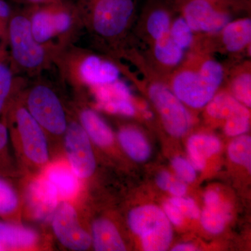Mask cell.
<instances>
[{"mask_svg":"<svg viewBox=\"0 0 251 251\" xmlns=\"http://www.w3.org/2000/svg\"><path fill=\"white\" fill-rule=\"evenodd\" d=\"M67 162L77 177L88 179L95 172L96 158L92 141L80 122L70 121L64 135Z\"/></svg>","mask_w":251,"mask_h":251,"instance_id":"cell-9","label":"cell"},{"mask_svg":"<svg viewBox=\"0 0 251 251\" xmlns=\"http://www.w3.org/2000/svg\"><path fill=\"white\" fill-rule=\"evenodd\" d=\"M170 35L175 44L183 50L192 45L193 31L183 16L176 18L172 23Z\"/></svg>","mask_w":251,"mask_h":251,"instance_id":"cell-29","label":"cell"},{"mask_svg":"<svg viewBox=\"0 0 251 251\" xmlns=\"http://www.w3.org/2000/svg\"><path fill=\"white\" fill-rule=\"evenodd\" d=\"M183 17L193 31L211 34L222 31L229 22L228 15L210 0H189L184 5Z\"/></svg>","mask_w":251,"mask_h":251,"instance_id":"cell-11","label":"cell"},{"mask_svg":"<svg viewBox=\"0 0 251 251\" xmlns=\"http://www.w3.org/2000/svg\"><path fill=\"white\" fill-rule=\"evenodd\" d=\"M173 251H196V248L193 247L191 244H179V245L176 246Z\"/></svg>","mask_w":251,"mask_h":251,"instance_id":"cell-40","label":"cell"},{"mask_svg":"<svg viewBox=\"0 0 251 251\" xmlns=\"http://www.w3.org/2000/svg\"><path fill=\"white\" fill-rule=\"evenodd\" d=\"M232 92L234 98L247 108L251 105V75L243 72L234 77L232 82Z\"/></svg>","mask_w":251,"mask_h":251,"instance_id":"cell-30","label":"cell"},{"mask_svg":"<svg viewBox=\"0 0 251 251\" xmlns=\"http://www.w3.org/2000/svg\"><path fill=\"white\" fill-rule=\"evenodd\" d=\"M80 20H85L100 37L114 39L126 29L135 11L134 0H80L75 6Z\"/></svg>","mask_w":251,"mask_h":251,"instance_id":"cell-3","label":"cell"},{"mask_svg":"<svg viewBox=\"0 0 251 251\" xmlns=\"http://www.w3.org/2000/svg\"><path fill=\"white\" fill-rule=\"evenodd\" d=\"M13 12L6 0H0V42H7L8 27ZM0 50L4 51L0 44Z\"/></svg>","mask_w":251,"mask_h":251,"instance_id":"cell-35","label":"cell"},{"mask_svg":"<svg viewBox=\"0 0 251 251\" xmlns=\"http://www.w3.org/2000/svg\"><path fill=\"white\" fill-rule=\"evenodd\" d=\"M228 154L232 161L247 167V169L251 171V137L241 135L235 138L229 145Z\"/></svg>","mask_w":251,"mask_h":251,"instance_id":"cell-28","label":"cell"},{"mask_svg":"<svg viewBox=\"0 0 251 251\" xmlns=\"http://www.w3.org/2000/svg\"><path fill=\"white\" fill-rule=\"evenodd\" d=\"M25 198L29 214L41 221L51 219L61 201L53 186L41 174L28 183Z\"/></svg>","mask_w":251,"mask_h":251,"instance_id":"cell-12","label":"cell"},{"mask_svg":"<svg viewBox=\"0 0 251 251\" xmlns=\"http://www.w3.org/2000/svg\"><path fill=\"white\" fill-rule=\"evenodd\" d=\"M230 218V206L221 201L205 205L201 214V222L207 232L219 234L223 232Z\"/></svg>","mask_w":251,"mask_h":251,"instance_id":"cell-23","label":"cell"},{"mask_svg":"<svg viewBox=\"0 0 251 251\" xmlns=\"http://www.w3.org/2000/svg\"><path fill=\"white\" fill-rule=\"evenodd\" d=\"M222 41L226 49L230 52H240L250 45V18H242L227 23L222 30Z\"/></svg>","mask_w":251,"mask_h":251,"instance_id":"cell-20","label":"cell"},{"mask_svg":"<svg viewBox=\"0 0 251 251\" xmlns=\"http://www.w3.org/2000/svg\"><path fill=\"white\" fill-rule=\"evenodd\" d=\"M33 35L38 42L54 50V41L69 39L74 24L80 21L75 6L64 1L34 5L27 12Z\"/></svg>","mask_w":251,"mask_h":251,"instance_id":"cell-4","label":"cell"},{"mask_svg":"<svg viewBox=\"0 0 251 251\" xmlns=\"http://www.w3.org/2000/svg\"><path fill=\"white\" fill-rule=\"evenodd\" d=\"M40 174L53 186L60 201H71L80 192L81 180L67 161L50 162Z\"/></svg>","mask_w":251,"mask_h":251,"instance_id":"cell-14","label":"cell"},{"mask_svg":"<svg viewBox=\"0 0 251 251\" xmlns=\"http://www.w3.org/2000/svg\"><path fill=\"white\" fill-rule=\"evenodd\" d=\"M9 176L0 175V219L15 221L21 209V201L17 190Z\"/></svg>","mask_w":251,"mask_h":251,"instance_id":"cell-22","label":"cell"},{"mask_svg":"<svg viewBox=\"0 0 251 251\" xmlns=\"http://www.w3.org/2000/svg\"><path fill=\"white\" fill-rule=\"evenodd\" d=\"M18 2L23 3L34 6V5L49 4V3L54 2V1H61V0H15Z\"/></svg>","mask_w":251,"mask_h":251,"instance_id":"cell-39","label":"cell"},{"mask_svg":"<svg viewBox=\"0 0 251 251\" xmlns=\"http://www.w3.org/2000/svg\"><path fill=\"white\" fill-rule=\"evenodd\" d=\"M9 134L4 117L0 120V175L14 176L16 172V164L10 153Z\"/></svg>","mask_w":251,"mask_h":251,"instance_id":"cell-27","label":"cell"},{"mask_svg":"<svg viewBox=\"0 0 251 251\" xmlns=\"http://www.w3.org/2000/svg\"><path fill=\"white\" fill-rule=\"evenodd\" d=\"M21 83L15 78L12 69L0 62V115L7 108L11 100L21 90Z\"/></svg>","mask_w":251,"mask_h":251,"instance_id":"cell-25","label":"cell"},{"mask_svg":"<svg viewBox=\"0 0 251 251\" xmlns=\"http://www.w3.org/2000/svg\"><path fill=\"white\" fill-rule=\"evenodd\" d=\"M7 251L6 250V247H4V245H3L1 243H0V251Z\"/></svg>","mask_w":251,"mask_h":251,"instance_id":"cell-42","label":"cell"},{"mask_svg":"<svg viewBox=\"0 0 251 251\" xmlns=\"http://www.w3.org/2000/svg\"><path fill=\"white\" fill-rule=\"evenodd\" d=\"M21 97L25 106L46 132L47 136L64 138L69 120L62 102L50 86L37 83Z\"/></svg>","mask_w":251,"mask_h":251,"instance_id":"cell-5","label":"cell"},{"mask_svg":"<svg viewBox=\"0 0 251 251\" xmlns=\"http://www.w3.org/2000/svg\"><path fill=\"white\" fill-rule=\"evenodd\" d=\"M153 54L157 61L166 67H175L184 57V50L171 39V35L163 36L154 41Z\"/></svg>","mask_w":251,"mask_h":251,"instance_id":"cell-24","label":"cell"},{"mask_svg":"<svg viewBox=\"0 0 251 251\" xmlns=\"http://www.w3.org/2000/svg\"><path fill=\"white\" fill-rule=\"evenodd\" d=\"M250 125V115H240L225 122V133L229 136H238L247 131Z\"/></svg>","mask_w":251,"mask_h":251,"instance_id":"cell-31","label":"cell"},{"mask_svg":"<svg viewBox=\"0 0 251 251\" xmlns=\"http://www.w3.org/2000/svg\"><path fill=\"white\" fill-rule=\"evenodd\" d=\"M61 1H64V0H61Z\"/></svg>","mask_w":251,"mask_h":251,"instance_id":"cell-44","label":"cell"},{"mask_svg":"<svg viewBox=\"0 0 251 251\" xmlns=\"http://www.w3.org/2000/svg\"><path fill=\"white\" fill-rule=\"evenodd\" d=\"M92 244L97 251H126L125 242L116 226L108 219L96 220L92 226Z\"/></svg>","mask_w":251,"mask_h":251,"instance_id":"cell-16","label":"cell"},{"mask_svg":"<svg viewBox=\"0 0 251 251\" xmlns=\"http://www.w3.org/2000/svg\"><path fill=\"white\" fill-rule=\"evenodd\" d=\"M149 96L167 131L174 137L183 136L191 127V118L182 102L171 89L160 82L150 85Z\"/></svg>","mask_w":251,"mask_h":251,"instance_id":"cell-7","label":"cell"},{"mask_svg":"<svg viewBox=\"0 0 251 251\" xmlns=\"http://www.w3.org/2000/svg\"><path fill=\"white\" fill-rule=\"evenodd\" d=\"M99 107L110 113L120 114L125 116H133L135 113L134 106L130 100H113L99 105Z\"/></svg>","mask_w":251,"mask_h":251,"instance_id":"cell-34","label":"cell"},{"mask_svg":"<svg viewBox=\"0 0 251 251\" xmlns=\"http://www.w3.org/2000/svg\"><path fill=\"white\" fill-rule=\"evenodd\" d=\"M75 77L90 87L108 85L120 79V71L116 65L94 54H87L77 61Z\"/></svg>","mask_w":251,"mask_h":251,"instance_id":"cell-13","label":"cell"},{"mask_svg":"<svg viewBox=\"0 0 251 251\" xmlns=\"http://www.w3.org/2000/svg\"><path fill=\"white\" fill-rule=\"evenodd\" d=\"M173 168L180 179L186 182H192L196 177V169L189 161L181 157H176L172 161Z\"/></svg>","mask_w":251,"mask_h":251,"instance_id":"cell-32","label":"cell"},{"mask_svg":"<svg viewBox=\"0 0 251 251\" xmlns=\"http://www.w3.org/2000/svg\"><path fill=\"white\" fill-rule=\"evenodd\" d=\"M7 42L16 67L29 74L41 72L57 58V52L36 40L27 12L13 13L8 27Z\"/></svg>","mask_w":251,"mask_h":251,"instance_id":"cell-2","label":"cell"},{"mask_svg":"<svg viewBox=\"0 0 251 251\" xmlns=\"http://www.w3.org/2000/svg\"><path fill=\"white\" fill-rule=\"evenodd\" d=\"M219 87L213 84L198 69H184L172 80V91L188 106L202 108L216 95Z\"/></svg>","mask_w":251,"mask_h":251,"instance_id":"cell-10","label":"cell"},{"mask_svg":"<svg viewBox=\"0 0 251 251\" xmlns=\"http://www.w3.org/2000/svg\"><path fill=\"white\" fill-rule=\"evenodd\" d=\"M118 139L126 153L136 161H146L151 153V149L144 135L135 128H122Z\"/></svg>","mask_w":251,"mask_h":251,"instance_id":"cell-21","label":"cell"},{"mask_svg":"<svg viewBox=\"0 0 251 251\" xmlns=\"http://www.w3.org/2000/svg\"><path fill=\"white\" fill-rule=\"evenodd\" d=\"M165 214L169 221L175 226H181L184 221V216L182 215L179 209L172 204L169 201L165 203L163 205Z\"/></svg>","mask_w":251,"mask_h":251,"instance_id":"cell-36","label":"cell"},{"mask_svg":"<svg viewBox=\"0 0 251 251\" xmlns=\"http://www.w3.org/2000/svg\"><path fill=\"white\" fill-rule=\"evenodd\" d=\"M173 181V176L166 171L161 172L157 176L156 183L158 187L164 191H168Z\"/></svg>","mask_w":251,"mask_h":251,"instance_id":"cell-37","label":"cell"},{"mask_svg":"<svg viewBox=\"0 0 251 251\" xmlns=\"http://www.w3.org/2000/svg\"><path fill=\"white\" fill-rule=\"evenodd\" d=\"M221 150V142L212 135H193L188 140L187 151L190 163L197 171H202L208 158Z\"/></svg>","mask_w":251,"mask_h":251,"instance_id":"cell-17","label":"cell"},{"mask_svg":"<svg viewBox=\"0 0 251 251\" xmlns=\"http://www.w3.org/2000/svg\"><path fill=\"white\" fill-rule=\"evenodd\" d=\"M91 141L101 148L110 146L114 135L110 127L98 114L92 109L85 108L79 113V120Z\"/></svg>","mask_w":251,"mask_h":251,"instance_id":"cell-18","label":"cell"},{"mask_svg":"<svg viewBox=\"0 0 251 251\" xmlns=\"http://www.w3.org/2000/svg\"><path fill=\"white\" fill-rule=\"evenodd\" d=\"M186 190L187 188L184 182L179 180L173 179L168 191L176 197H182L186 193Z\"/></svg>","mask_w":251,"mask_h":251,"instance_id":"cell-38","label":"cell"},{"mask_svg":"<svg viewBox=\"0 0 251 251\" xmlns=\"http://www.w3.org/2000/svg\"><path fill=\"white\" fill-rule=\"evenodd\" d=\"M21 91L3 112L20 166L39 175L50 163L49 140L46 132L25 106Z\"/></svg>","mask_w":251,"mask_h":251,"instance_id":"cell-1","label":"cell"},{"mask_svg":"<svg viewBox=\"0 0 251 251\" xmlns=\"http://www.w3.org/2000/svg\"><path fill=\"white\" fill-rule=\"evenodd\" d=\"M210 1H214V0H210Z\"/></svg>","mask_w":251,"mask_h":251,"instance_id":"cell-43","label":"cell"},{"mask_svg":"<svg viewBox=\"0 0 251 251\" xmlns=\"http://www.w3.org/2000/svg\"><path fill=\"white\" fill-rule=\"evenodd\" d=\"M39 240V234L34 229L15 221L0 219V243L6 250L31 249Z\"/></svg>","mask_w":251,"mask_h":251,"instance_id":"cell-15","label":"cell"},{"mask_svg":"<svg viewBox=\"0 0 251 251\" xmlns=\"http://www.w3.org/2000/svg\"><path fill=\"white\" fill-rule=\"evenodd\" d=\"M146 23L147 31L153 41L170 34L171 16L164 8L158 7L151 11Z\"/></svg>","mask_w":251,"mask_h":251,"instance_id":"cell-26","label":"cell"},{"mask_svg":"<svg viewBox=\"0 0 251 251\" xmlns=\"http://www.w3.org/2000/svg\"><path fill=\"white\" fill-rule=\"evenodd\" d=\"M130 228L141 239L144 250L164 251L171 245L173 230L165 213L157 206L135 208L128 216Z\"/></svg>","mask_w":251,"mask_h":251,"instance_id":"cell-6","label":"cell"},{"mask_svg":"<svg viewBox=\"0 0 251 251\" xmlns=\"http://www.w3.org/2000/svg\"><path fill=\"white\" fill-rule=\"evenodd\" d=\"M50 220L54 235L63 247L75 251L90 249L91 234L82 227L76 209L70 201H61Z\"/></svg>","mask_w":251,"mask_h":251,"instance_id":"cell-8","label":"cell"},{"mask_svg":"<svg viewBox=\"0 0 251 251\" xmlns=\"http://www.w3.org/2000/svg\"><path fill=\"white\" fill-rule=\"evenodd\" d=\"M168 201L176 206L184 217L187 216L190 219H197L200 217L199 208L191 198L175 196Z\"/></svg>","mask_w":251,"mask_h":251,"instance_id":"cell-33","label":"cell"},{"mask_svg":"<svg viewBox=\"0 0 251 251\" xmlns=\"http://www.w3.org/2000/svg\"><path fill=\"white\" fill-rule=\"evenodd\" d=\"M206 106V113L214 120L226 122L240 115H250L247 106L226 92L216 94Z\"/></svg>","mask_w":251,"mask_h":251,"instance_id":"cell-19","label":"cell"},{"mask_svg":"<svg viewBox=\"0 0 251 251\" xmlns=\"http://www.w3.org/2000/svg\"><path fill=\"white\" fill-rule=\"evenodd\" d=\"M6 57V52L4 51L0 50V62H4Z\"/></svg>","mask_w":251,"mask_h":251,"instance_id":"cell-41","label":"cell"}]
</instances>
